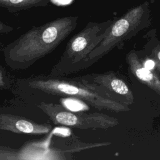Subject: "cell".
<instances>
[{
  "label": "cell",
  "instance_id": "6da1fadb",
  "mask_svg": "<svg viewBox=\"0 0 160 160\" xmlns=\"http://www.w3.org/2000/svg\"><path fill=\"white\" fill-rule=\"evenodd\" d=\"M16 84L19 91L28 96L71 98L99 110L115 112L129 110V104L114 98L103 88L88 82L82 76L68 78L41 74L19 78Z\"/></svg>",
  "mask_w": 160,
  "mask_h": 160
},
{
  "label": "cell",
  "instance_id": "7a4b0ae2",
  "mask_svg": "<svg viewBox=\"0 0 160 160\" xmlns=\"http://www.w3.org/2000/svg\"><path fill=\"white\" fill-rule=\"evenodd\" d=\"M79 18H57L32 27L3 49L4 61L14 70H24L52 52L76 28Z\"/></svg>",
  "mask_w": 160,
  "mask_h": 160
},
{
  "label": "cell",
  "instance_id": "3957f363",
  "mask_svg": "<svg viewBox=\"0 0 160 160\" xmlns=\"http://www.w3.org/2000/svg\"><path fill=\"white\" fill-rule=\"evenodd\" d=\"M113 20L101 22H89L69 39L59 61L49 74L66 76L87 68L89 55L104 38Z\"/></svg>",
  "mask_w": 160,
  "mask_h": 160
},
{
  "label": "cell",
  "instance_id": "277c9868",
  "mask_svg": "<svg viewBox=\"0 0 160 160\" xmlns=\"http://www.w3.org/2000/svg\"><path fill=\"white\" fill-rule=\"evenodd\" d=\"M151 24L150 4L148 1L134 6L118 19H114L104 38L90 53L86 68L92 66L113 48L136 35Z\"/></svg>",
  "mask_w": 160,
  "mask_h": 160
},
{
  "label": "cell",
  "instance_id": "5b68a950",
  "mask_svg": "<svg viewBox=\"0 0 160 160\" xmlns=\"http://www.w3.org/2000/svg\"><path fill=\"white\" fill-rule=\"evenodd\" d=\"M38 108L54 124L81 129H106L116 126L117 119L99 112H76L55 102L41 101Z\"/></svg>",
  "mask_w": 160,
  "mask_h": 160
},
{
  "label": "cell",
  "instance_id": "8992f818",
  "mask_svg": "<svg viewBox=\"0 0 160 160\" xmlns=\"http://www.w3.org/2000/svg\"><path fill=\"white\" fill-rule=\"evenodd\" d=\"M48 141L29 143L21 149H15L0 146V160L8 159H70L76 150L49 148Z\"/></svg>",
  "mask_w": 160,
  "mask_h": 160
},
{
  "label": "cell",
  "instance_id": "52a82bcc",
  "mask_svg": "<svg viewBox=\"0 0 160 160\" xmlns=\"http://www.w3.org/2000/svg\"><path fill=\"white\" fill-rule=\"evenodd\" d=\"M88 82L103 88L114 98L123 102L118 96H121L125 103L130 105L134 102V96L125 82L114 72L92 73L82 76Z\"/></svg>",
  "mask_w": 160,
  "mask_h": 160
},
{
  "label": "cell",
  "instance_id": "ba28073f",
  "mask_svg": "<svg viewBox=\"0 0 160 160\" xmlns=\"http://www.w3.org/2000/svg\"><path fill=\"white\" fill-rule=\"evenodd\" d=\"M0 129L18 134H45L51 132L49 124L37 123L32 120L11 114H0Z\"/></svg>",
  "mask_w": 160,
  "mask_h": 160
},
{
  "label": "cell",
  "instance_id": "9c48e42d",
  "mask_svg": "<svg viewBox=\"0 0 160 160\" xmlns=\"http://www.w3.org/2000/svg\"><path fill=\"white\" fill-rule=\"evenodd\" d=\"M128 58V61L135 76L160 95V79L152 72V71L145 68L141 63L139 64L135 55L129 54Z\"/></svg>",
  "mask_w": 160,
  "mask_h": 160
},
{
  "label": "cell",
  "instance_id": "30bf717a",
  "mask_svg": "<svg viewBox=\"0 0 160 160\" xmlns=\"http://www.w3.org/2000/svg\"><path fill=\"white\" fill-rule=\"evenodd\" d=\"M50 0H0V7L11 12H15L32 8L45 7Z\"/></svg>",
  "mask_w": 160,
  "mask_h": 160
},
{
  "label": "cell",
  "instance_id": "8fae6325",
  "mask_svg": "<svg viewBox=\"0 0 160 160\" xmlns=\"http://www.w3.org/2000/svg\"><path fill=\"white\" fill-rule=\"evenodd\" d=\"M11 87V83L8 76L3 68L0 65V89L8 90Z\"/></svg>",
  "mask_w": 160,
  "mask_h": 160
},
{
  "label": "cell",
  "instance_id": "7c38bea8",
  "mask_svg": "<svg viewBox=\"0 0 160 160\" xmlns=\"http://www.w3.org/2000/svg\"><path fill=\"white\" fill-rule=\"evenodd\" d=\"M13 29L14 28L12 26L0 21V34L9 33L12 31Z\"/></svg>",
  "mask_w": 160,
  "mask_h": 160
},
{
  "label": "cell",
  "instance_id": "4fadbf2b",
  "mask_svg": "<svg viewBox=\"0 0 160 160\" xmlns=\"http://www.w3.org/2000/svg\"><path fill=\"white\" fill-rule=\"evenodd\" d=\"M143 66L150 71H152L156 68V62L153 59L148 58L143 62Z\"/></svg>",
  "mask_w": 160,
  "mask_h": 160
},
{
  "label": "cell",
  "instance_id": "5bb4252c",
  "mask_svg": "<svg viewBox=\"0 0 160 160\" xmlns=\"http://www.w3.org/2000/svg\"><path fill=\"white\" fill-rule=\"evenodd\" d=\"M155 58H156L155 60H156V61H155V62H156V66L157 65L159 71H160V50L157 52Z\"/></svg>",
  "mask_w": 160,
  "mask_h": 160
}]
</instances>
